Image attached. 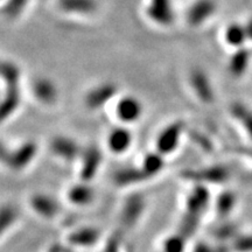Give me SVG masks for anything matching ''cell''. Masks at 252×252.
<instances>
[{
	"label": "cell",
	"mask_w": 252,
	"mask_h": 252,
	"mask_svg": "<svg viewBox=\"0 0 252 252\" xmlns=\"http://www.w3.org/2000/svg\"><path fill=\"white\" fill-rule=\"evenodd\" d=\"M39 145L35 140H25L14 147H1V161L9 171L23 173L35 162L39 156Z\"/></svg>",
	"instance_id": "1"
},
{
	"label": "cell",
	"mask_w": 252,
	"mask_h": 252,
	"mask_svg": "<svg viewBox=\"0 0 252 252\" xmlns=\"http://www.w3.org/2000/svg\"><path fill=\"white\" fill-rule=\"evenodd\" d=\"M231 169L224 163H212L196 168H186L180 172V178L182 180L195 185L210 186H222L226 185L231 180Z\"/></svg>",
	"instance_id": "2"
},
{
	"label": "cell",
	"mask_w": 252,
	"mask_h": 252,
	"mask_svg": "<svg viewBox=\"0 0 252 252\" xmlns=\"http://www.w3.org/2000/svg\"><path fill=\"white\" fill-rule=\"evenodd\" d=\"M187 133V124L182 119H175L158 132L154 139V150L166 158L173 156L180 149L182 139Z\"/></svg>",
	"instance_id": "3"
},
{
	"label": "cell",
	"mask_w": 252,
	"mask_h": 252,
	"mask_svg": "<svg viewBox=\"0 0 252 252\" xmlns=\"http://www.w3.org/2000/svg\"><path fill=\"white\" fill-rule=\"evenodd\" d=\"M147 210V197L140 190H131L123 201L119 210V222L124 230L134 229L140 224Z\"/></svg>",
	"instance_id": "4"
},
{
	"label": "cell",
	"mask_w": 252,
	"mask_h": 252,
	"mask_svg": "<svg viewBox=\"0 0 252 252\" xmlns=\"http://www.w3.org/2000/svg\"><path fill=\"white\" fill-rule=\"evenodd\" d=\"M113 111L118 124L132 126L144 117L145 106L143 100L133 94H121L113 102Z\"/></svg>",
	"instance_id": "5"
},
{
	"label": "cell",
	"mask_w": 252,
	"mask_h": 252,
	"mask_svg": "<svg viewBox=\"0 0 252 252\" xmlns=\"http://www.w3.org/2000/svg\"><path fill=\"white\" fill-rule=\"evenodd\" d=\"M121 94L117 83L112 81H104L91 87L84 94V105L90 111H99L112 104Z\"/></svg>",
	"instance_id": "6"
},
{
	"label": "cell",
	"mask_w": 252,
	"mask_h": 252,
	"mask_svg": "<svg viewBox=\"0 0 252 252\" xmlns=\"http://www.w3.org/2000/svg\"><path fill=\"white\" fill-rule=\"evenodd\" d=\"M212 202V191L208 186L198 184L191 185L185 197L184 215L201 220Z\"/></svg>",
	"instance_id": "7"
},
{
	"label": "cell",
	"mask_w": 252,
	"mask_h": 252,
	"mask_svg": "<svg viewBox=\"0 0 252 252\" xmlns=\"http://www.w3.org/2000/svg\"><path fill=\"white\" fill-rule=\"evenodd\" d=\"M78 180L91 182L97 178L104 163L103 151L98 145L91 144L83 147L82 154L78 160Z\"/></svg>",
	"instance_id": "8"
},
{
	"label": "cell",
	"mask_w": 252,
	"mask_h": 252,
	"mask_svg": "<svg viewBox=\"0 0 252 252\" xmlns=\"http://www.w3.org/2000/svg\"><path fill=\"white\" fill-rule=\"evenodd\" d=\"M83 146L67 134H56L49 140V152L56 160L63 163L78 162Z\"/></svg>",
	"instance_id": "9"
},
{
	"label": "cell",
	"mask_w": 252,
	"mask_h": 252,
	"mask_svg": "<svg viewBox=\"0 0 252 252\" xmlns=\"http://www.w3.org/2000/svg\"><path fill=\"white\" fill-rule=\"evenodd\" d=\"M144 14L147 20L161 28L172 27L176 21V9L173 0H146Z\"/></svg>",
	"instance_id": "10"
},
{
	"label": "cell",
	"mask_w": 252,
	"mask_h": 252,
	"mask_svg": "<svg viewBox=\"0 0 252 252\" xmlns=\"http://www.w3.org/2000/svg\"><path fill=\"white\" fill-rule=\"evenodd\" d=\"M188 83L198 102L206 105H210L215 102V88H214L212 78L203 68H191L188 74Z\"/></svg>",
	"instance_id": "11"
},
{
	"label": "cell",
	"mask_w": 252,
	"mask_h": 252,
	"mask_svg": "<svg viewBox=\"0 0 252 252\" xmlns=\"http://www.w3.org/2000/svg\"><path fill=\"white\" fill-rule=\"evenodd\" d=\"M103 234L98 226L82 225L70 230L65 235V244L77 250H89L97 247L102 241Z\"/></svg>",
	"instance_id": "12"
},
{
	"label": "cell",
	"mask_w": 252,
	"mask_h": 252,
	"mask_svg": "<svg viewBox=\"0 0 252 252\" xmlns=\"http://www.w3.org/2000/svg\"><path fill=\"white\" fill-rule=\"evenodd\" d=\"M134 143V134L131 126L118 124L110 128L105 138V147L112 156H124L132 149Z\"/></svg>",
	"instance_id": "13"
},
{
	"label": "cell",
	"mask_w": 252,
	"mask_h": 252,
	"mask_svg": "<svg viewBox=\"0 0 252 252\" xmlns=\"http://www.w3.org/2000/svg\"><path fill=\"white\" fill-rule=\"evenodd\" d=\"M28 206L37 217L45 220H54L62 212V206L58 198L48 193L32 194L28 198Z\"/></svg>",
	"instance_id": "14"
},
{
	"label": "cell",
	"mask_w": 252,
	"mask_h": 252,
	"mask_svg": "<svg viewBox=\"0 0 252 252\" xmlns=\"http://www.w3.org/2000/svg\"><path fill=\"white\" fill-rule=\"evenodd\" d=\"M219 11L216 0H194L186 9L185 19L188 26L198 28L215 17Z\"/></svg>",
	"instance_id": "15"
},
{
	"label": "cell",
	"mask_w": 252,
	"mask_h": 252,
	"mask_svg": "<svg viewBox=\"0 0 252 252\" xmlns=\"http://www.w3.org/2000/svg\"><path fill=\"white\" fill-rule=\"evenodd\" d=\"M31 93L37 103L47 108L54 106L59 102L60 91L58 84L47 76L34 78L31 84Z\"/></svg>",
	"instance_id": "16"
},
{
	"label": "cell",
	"mask_w": 252,
	"mask_h": 252,
	"mask_svg": "<svg viewBox=\"0 0 252 252\" xmlns=\"http://www.w3.org/2000/svg\"><path fill=\"white\" fill-rule=\"evenodd\" d=\"M96 189L93 187L91 182H84L81 180L69 186L64 194L67 202L76 208H87L93 206L96 201Z\"/></svg>",
	"instance_id": "17"
},
{
	"label": "cell",
	"mask_w": 252,
	"mask_h": 252,
	"mask_svg": "<svg viewBox=\"0 0 252 252\" xmlns=\"http://www.w3.org/2000/svg\"><path fill=\"white\" fill-rule=\"evenodd\" d=\"M112 184L117 188L132 189L139 187L145 182L150 181L147 175L143 172L139 165L137 166H125L116 169L111 176Z\"/></svg>",
	"instance_id": "18"
},
{
	"label": "cell",
	"mask_w": 252,
	"mask_h": 252,
	"mask_svg": "<svg viewBox=\"0 0 252 252\" xmlns=\"http://www.w3.org/2000/svg\"><path fill=\"white\" fill-rule=\"evenodd\" d=\"M23 103L21 86L2 87L1 104H0V118L6 123L17 115Z\"/></svg>",
	"instance_id": "19"
},
{
	"label": "cell",
	"mask_w": 252,
	"mask_h": 252,
	"mask_svg": "<svg viewBox=\"0 0 252 252\" xmlns=\"http://www.w3.org/2000/svg\"><path fill=\"white\" fill-rule=\"evenodd\" d=\"M56 6L62 13L76 17H91L99 9L98 0H56Z\"/></svg>",
	"instance_id": "20"
},
{
	"label": "cell",
	"mask_w": 252,
	"mask_h": 252,
	"mask_svg": "<svg viewBox=\"0 0 252 252\" xmlns=\"http://www.w3.org/2000/svg\"><path fill=\"white\" fill-rule=\"evenodd\" d=\"M238 204V195L232 189H223L214 198L215 215L220 220H230Z\"/></svg>",
	"instance_id": "21"
},
{
	"label": "cell",
	"mask_w": 252,
	"mask_h": 252,
	"mask_svg": "<svg viewBox=\"0 0 252 252\" xmlns=\"http://www.w3.org/2000/svg\"><path fill=\"white\" fill-rule=\"evenodd\" d=\"M252 54L247 46L236 48L228 60V70L232 77L241 78L250 67Z\"/></svg>",
	"instance_id": "22"
},
{
	"label": "cell",
	"mask_w": 252,
	"mask_h": 252,
	"mask_svg": "<svg viewBox=\"0 0 252 252\" xmlns=\"http://www.w3.org/2000/svg\"><path fill=\"white\" fill-rule=\"evenodd\" d=\"M139 166L145 174L147 175V178L152 180V179L159 176L165 171L167 166V158L156 150L149 151L141 157Z\"/></svg>",
	"instance_id": "23"
},
{
	"label": "cell",
	"mask_w": 252,
	"mask_h": 252,
	"mask_svg": "<svg viewBox=\"0 0 252 252\" xmlns=\"http://www.w3.org/2000/svg\"><path fill=\"white\" fill-rule=\"evenodd\" d=\"M229 113L252 143V109L245 103L232 102L229 108Z\"/></svg>",
	"instance_id": "24"
},
{
	"label": "cell",
	"mask_w": 252,
	"mask_h": 252,
	"mask_svg": "<svg viewBox=\"0 0 252 252\" xmlns=\"http://www.w3.org/2000/svg\"><path fill=\"white\" fill-rule=\"evenodd\" d=\"M223 40L225 45L231 47L232 49L244 47L249 41L245 25L238 21H232L226 25L223 31Z\"/></svg>",
	"instance_id": "25"
},
{
	"label": "cell",
	"mask_w": 252,
	"mask_h": 252,
	"mask_svg": "<svg viewBox=\"0 0 252 252\" xmlns=\"http://www.w3.org/2000/svg\"><path fill=\"white\" fill-rule=\"evenodd\" d=\"M20 222V212L14 204L4 203L0 209V235L4 238Z\"/></svg>",
	"instance_id": "26"
},
{
	"label": "cell",
	"mask_w": 252,
	"mask_h": 252,
	"mask_svg": "<svg viewBox=\"0 0 252 252\" xmlns=\"http://www.w3.org/2000/svg\"><path fill=\"white\" fill-rule=\"evenodd\" d=\"M0 77H1L2 87L21 86L23 70L17 62L12 60H4L0 65Z\"/></svg>",
	"instance_id": "27"
},
{
	"label": "cell",
	"mask_w": 252,
	"mask_h": 252,
	"mask_svg": "<svg viewBox=\"0 0 252 252\" xmlns=\"http://www.w3.org/2000/svg\"><path fill=\"white\" fill-rule=\"evenodd\" d=\"M220 222L217 228L214 230V236L219 243H231L242 232L237 223L232 222L231 220H220Z\"/></svg>",
	"instance_id": "28"
},
{
	"label": "cell",
	"mask_w": 252,
	"mask_h": 252,
	"mask_svg": "<svg viewBox=\"0 0 252 252\" xmlns=\"http://www.w3.org/2000/svg\"><path fill=\"white\" fill-rule=\"evenodd\" d=\"M31 0H2L1 15L6 20L20 18L30 5Z\"/></svg>",
	"instance_id": "29"
},
{
	"label": "cell",
	"mask_w": 252,
	"mask_h": 252,
	"mask_svg": "<svg viewBox=\"0 0 252 252\" xmlns=\"http://www.w3.org/2000/svg\"><path fill=\"white\" fill-rule=\"evenodd\" d=\"M188 238L180 231L167 235L161 242V252H187Z\"/></svg>",
	"instance_id": "30"
},
{
	"label": "cell",
	"mask_w": 252,
	"mask_h": 252,
	"mask_svg": "<svg viewBox=\"0 0 252 252\" xmlns=\"http://www.w3.org/2000/svg\"><path fill=\"white\" fill-rule=\"evenodd\" d=\"M229 244L232 252H252V232H241Z\"/></svg>",
	"instance_id": "31"
},
{
	"label": "cell",
	"mask_w": 252,
	"mask_h": 252,
	"mask_svg": "<svg viewBox=\"0 0 252 252\" xmlns=\"http://www.w3.org/2000/svg\"><path fill=\"white\" fill-rule=\"evenodd\" d=\"M123 248H124L123 232H115L105 241L103 252H123Z\"/></svg>",
	"instance_id": "32"
},
{
	"label": "cell",
	"mask_w": 252,
	"mask_h": 252,
	"mask_svg": "<svg viewBox=\"0 0 252 252\" xmlns=\"http://www.w3.org/2000/svg\"><path fill=\"white\" fill-rule=\"evenodd\" d=\"M191 252H214V247L204 241H198Z\"/></svg>",
	"instance_id": "33"
},
{
	"label": "cell",
	"mask_w": 252,
	"mask_h": 252,
	"mask_svg": "<svg viewBox=\"0 0 252 252\" xmlns=\"http://www.w3.org/2000/svg\"><path fill=\"white\" fill-rule=\"evenodd\" d=\"M46 252H71V249L68 247L67 244H62V243H55L53 245H50L48 248V250Z\"/></svg>",
	"instance_id": "34"
},
{
	"label": "cell",
	"mask_w": 252,
	"mask_h": 252,
	"mask_svg": "<svg viewBox=\"0 0 252 252\" xmlns=\"http://www.w3.org/2000/svg\"><path fill=\"white\" fill-rule=\"evenodd\" d=\"M244 25H245V28H247L248 39L249 41H252V17L249 18L248 21Z\"/></svg>",
	"instance_id": "35"
}]
</instances>
